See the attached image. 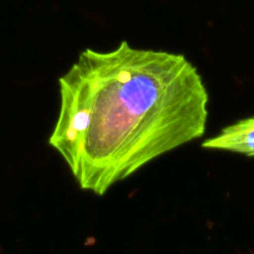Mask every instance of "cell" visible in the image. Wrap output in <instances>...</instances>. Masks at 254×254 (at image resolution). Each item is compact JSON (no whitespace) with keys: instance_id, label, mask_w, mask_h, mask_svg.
<instances>
[{"instance_id":"cell-1","label":"cell","mask_w":254,"mask_h":254,"mask_svg":"<svg viewBox=\"0 0 254 254\" xmlns=\"http://www.w3.org/2000/svg\"><path fill=\"white\" fill-rule=\"evenodd\" d=\"M49 138L78 188L103 196L155 159L203 136L207 88L183 54L122 41L86 49L59 78Z\"/></svg>"},{"instance_id":"cell-2","label":"cell","mask_w":254,"mask_h":254,"mask_svg":"<svg viewBox=\"0 0 254 254\" xmlns=\"http://www.w3.org/2000/svg\"><path fill=\"white\" fill-rule=\"evenodd\" d=\"M202 148L226 150L254 158V117L241 119L202 143Z\"/></svg>"}]
</instances>
